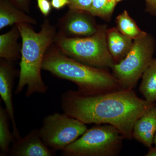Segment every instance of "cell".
I'll return each instance as SVG.
<instances>
[{"label": "cell", "mask_w": 156, "mask_h": 156, "mask_svg": "<svg viewBox=\"0 0 156 156\" xmlns=\"http://www.w3.org/2000/svg\"><path fill=\"white\" fill-rule=\"evenodd\" d=\"M156 105L140 98L133 90L123 89L94 95L69 90L61 98V108L68 115L86 124L111 125L128 140L133 138L136 120Z\"/></svg>", "instance_id": "obj_1"}, {"label": "cell", "mask_w": 156, "mask_h": 156, "mask_svg": "<svg viewBox=\"0 0 156 156\" xmlns=\"http://www.w3.org/2000/svg\"><path fill=\"white\" fill-rule=\"evenodd\" d=\"M16 25L22 39V46L19 81L15 94H20L26 86V97L36 93L45 94L48 88L42 80L41 70L47 50L54 41L56 28L47 19L39 32H36L28 23Z\"/></svg>", "instance_id": "obj_2"}, {"label": "cell", "mask_w": 156, "mask_h": 156, "mask_svg": "<svg viewBox=\"0 0 156 156\" xmlns=\"http://www.w3.org/2000/svg\"><path fill=\"white\" fill-rule=\"evenodd\" d=\"M50 50L45 54L42 69L74 83L78 87V92L82 95H100L122 89L118 80L106 69L76 61L57 48Z\"/></svg>", "instance_id": "obj_3"}, {"label": "cell", "mask_w": 156, "mask_h": 156, "mask_svg": "<svg viewBox=\"0 0 156 156\" xmlns=\"http://www.w3.org/2000/svg\"><path fill=\"white\" fill-rule=\"evenodd\" d=\"M105 25L85 37H69L58 34L54 42L62 53L83 64L99 68L112 69L115 64L108 47Z\"/></svg>", "instance_id": "obj_4"}, {"label": "cell", "mask_w": 156, "mask_h": 156, "mask_svg": "<svg viewBox=\"0 0 156 156\" xmlns=\"http://www.w3.org/2000/svg\"><path fill=\"white\" fill-rule=\"evenodd\" d=\"M124 137L111 125L96 124L62 151L63 156H117Z\"/></svg>", "instance_id": "obj_5"}, {"label": "cell", "mask_w": 156, "mask_h": 156, "mask_svg": "<svg viewBox=\"0 0 156 156\" xmlns=\"http://www.w3.org/2000/svg\"><path fill=\"white\" fill-rule=\"evenodd\" d=\"M155 50L153 37L147 33L134 40L127 56L112 69L122 89L133 90L152 61Z\"/></svg>", "instance_id": "obj_6"}, {"label": "cell", "mask_w": 156, "mask_h": 156, "mask_svg": "<svg viewBox=\"0 0 156 156\" xmlns=\"http://www.w3.org/2000/svg\"><path fill=\"white\" fill-rule=\"evenodd\" d=\"M88 129L86 124L63 113L45 117L39 130L40 136L48 147L63 151Z\"/></svg>", "instance_id": "obj_7"}, {"label": "cell", "mask_w": 156, "mask_h": 156, "mask_svg": "<svg viewBox=\"0 0 156 156\" xmlns=\"http://www.w3.org/2000/svg\"><path fill=\"white\" fill-rule=\"evenodd\" d=\"M92 17L87 11L70 10L60 20L58 34L69 37L91 36L98 27Z\"/></svg>", "instance_id": "obj_8"}, {"label": "cell", "mask_w": 156, "mask_h": 156, "mask_svg": "<svg viewBox=\"0 0 156 156\" xmlns=\"http://www.w3.org/2000/svg\"><path fill=\"white\" fill-rule=\"evenodd\" d=\"M12 62L5 59L0 62V95L5 105L13 127V134L16 139L21 137L15 122L14 108L12 100V91L14 87V79L17 75Z\"/></svg>", "instance_id": "obj_9"}, {"label": "cell", "mask_w": 156, "mask_h": 156, "mask_svg": "<svg viewBox=\"0 0 156 156\" xmlns=\"http://www.w3.org/2000/svg\"><path fill=\"white\" fill-rule=\"evenodd\" d=\"M55 152L44 143L39 130L34 129L24 137L15 140L8 155L53 156L56 154Z\"/></svg>", "instance_id": "obj_10"}, {"label": "cell", "mask_w": 156, "mask_h": 156, "mask_svg": "<svg viewBox=\"0 0 156 156\" xmlns=\"http://www.w3.org/2000/svg\"><path fill=\"white\" fill-rule=\"evenodd\" d=\"M156 131V105L152 108L134 124L133 138L148 148L154 144Z\"/></svg>", "instance_id": "obj_11"}, {"label": "cell", "mask_w": 156, "mask_h": 156, "mask_svg": "<svg viewBox=\"0 0 156 156\" xmlns=\"http://www.w3.org/2000/svg\"><path fill=\"white\" fill-rule=\"evenodd\" d=\"M106 36L109 51L115 64L119 63L129 53L134 41L116 27L107 29Z\"/></svg>", "instance_id": "obj_12"}, {"label": "cell", "mask_w": 156, "mask_h": 156, "mask_svg": "<svg viewBox=\"0 0 156 156\" xmlns=\"http://www.w3.org/2000/svg\"><path fill=\"white\" fill-rule=\"evenodd\" d=\"M20 33L17 25L11 30L0 35V57L13 62L19 57L17 40Z\"/></svg>", "instance_id": "obj_13"}, {"label": "cell", "mask_w": 156, "mask_h": 156, "mask_svg": "<svg viewBox=\"0 0 156 156\" xmlns=\"http://www.w3.org/2000/svg\"><path fill=\"white\" fill-rule=\"evenodd\" d=\"M20 23L35 24L36 20L33 17L15 9L9 4L1 2L0 5V30Z\"/></svg>", "instance_id": "obj_14"}, {"label": "cell", "mask_w": 156, "mask_h": 156, "mask_svg": "<svg viewBox=\"0 0 156 156\" xmlns=\"http://www.w3.org/2000/svg\"><path fill=\"white\" fill-rule=\"evenodd\" d=\"M139 87L145 100L150 102L156 101V58H154L142 76Z\"/></svg>", "instance_id": "obj_15"}, {"label": "cell", "mask_w": 156, "mask_h": 156, "mask_svg": "<svg viewBox=\"0 0 156 156\" xmlns=\"http://www.w3.org/2000/svg\"><path fill=\"white\" fill-rule=\"evenodd\" d=\"M9 119L8 112L3 107L0 106V155H9L10 145L15 141L16 138L9 129Z\"/></svg>", "instance_id": "obj_16"}, {"label": "cell", "mask_w": 156, "mask_h": 156, "mask_svg": "<svg viewBox=\"0 0 156 156\" xmlns=\"http://www.w3.org/2000/svg\"><path fill=\"white\" fill-rule=\"evenodd\" d=\"M117 28L124 35L133 41L145 35L147 33L141 30L128 11L125 10L116 17Z\"/></svg>", "instance_id": "obj_17"}, {"label": "cell", "mask_w": 156, "mask_h": 156, "mask_svg": "<svg viewBox=\"0 0 156 156\" xmlns=\"http://www.w3.org/2000/svg\"><path fill=\"white\" fill-rule=\"evenodd\" d=\"M118 0H92L88 12L93 17L110 19L113 13Z\"/></svg>", "instance_id": "obj_18"}, {"label": "cell", "mask_w": 156, "mask_h": 156, "mask_svg": "<svg viewBox=\"0 0 156 156\" xmlns=\"http://www.w3.org/2000/svg\"><path fill=\"white\" fill-rule=\"evenodd\" d=\"M70 9L88 12L92 0H69Z\"/></svg>", "instance_id": "obj_19"}, {"label": "cell", "mask_w": 156, "mask_h": 156, "mask_svg": "<svg viewBox=\"0 0 156 156\" xmlns=\"http://www.w3.org/2000/svg\"><path fill=\"white\" fill-rule=\"evenodd\" d=\"M38 7L42 14L47 17L51 10V3L49 0H37Z\"/></svg>", "instance_id": "obj_20"}, {"label": "cell", "mask_w": 156, "mask_h": 156, "mask_svg": "<svg viewBox=\"0 0 156 156\" xmlns=\"http://www.w3.org/2000/svg\"><path fill=\"white\" fill-rule=\"evenodd\" d=\"M146 3L147 10L151 14L156 15V0H144Z\"/></svg>", "instance_id": "obj_21"}, {"label": "cell", "mask_w": 156, "mask_h": 156, "mask_svg": "<svg viewBox=\"0 0 156 156\" xmlns=\"http://www.w3.org/2000/svg\"><path fill=\"white\" fill-rule=\"evenodd\" d=\"M51 5L56 9H61L66 5H69V0H51Z\"/></svg>", "instance_id": "obj_22"}, {"label": "cell", "mask_w": 156, "mask_h": 156, "mask_svg": "<svg viewBox=\"0 0 156 156\" xmlns=\"http://www.w3.org/2000/svg\"><path fill=\"white\" fill-rule=\"evenodd\" d=\"M12 1L14 2L17 3V5H19L21 6L23 9H25L26 10H27L25 5H26L27 0H12Z\"/></svg>", "instance_id": "obj_23"}, {"label": "cell", "mask_w": 156, "mask_h": 156, "mask_svg": "<svg viewBox=\"0 0 156 156\" xmlns=\"http://www.w3.org/2000/svg\"><path fill=\"white\" fill-rule=\"evenodd\" d=\"M145 156H156V147L149 148L148 151L145 155Z\"/></svg>", "instance_id": "obj_24"}, {"label": "cell", "mask_w": 156, "mask_h": 156, "mask_svg": "<svg viewBox=\"0 0 156 156\" xmlns=\"http://www.w3.org/2000/svg\"><path fill=\"white\" fill-rule=\"evenodd\" d=\"M154 144L156 147V131L155 134L154 138Z\"/></svg>", "instance_id": "obj_25"}, {"label": "cell", "mask_w": 156, "mask_h": 156, "mask_svg": "<svg viewBox=\"0 0 156 156\" xmlns=\"http://www.w3.org/2000/svg\"><path fill=\"white\" fill-rule=\"evenodd\" d=\"M122 1V0H118V2H121Z\"/></svg>", "instance_id": "obj_26"}]
</instances>
